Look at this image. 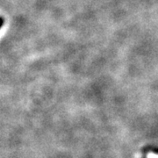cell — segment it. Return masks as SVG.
Segmentation results:
<instances>
[{
    "label": "cell",
    "instance_id": "6da1fadb",
    "mask_svg": "<svg viewBox=\"0 0 158 158\" xmlns=\"http://www.w3.org/2000/svg\"><path fill=\"white\" fill-rule=\"evenodd\" d=\"M148 158H158V155H156V154H153V153H150V154H148Z\"/></svg>",
    "mask_w": 158,
    "mask_h": 158
},
{
    "label": "cell",
    "instance_id": "7a4b0ae2",
    "mask_svg": "<svg viewBox=\"0 0 158 158\" xmlns=\"http://www.w3.org/2000/svg\"><path fill=\"white\" fill-rule=\"evenodd\" d=\"M4 22H5V20H4V19L2 17H0V28L2 27V26L4 25Z\"/></svg>",
    "mask_w": 158,
    "mask_h": 158
}]
</instances>
